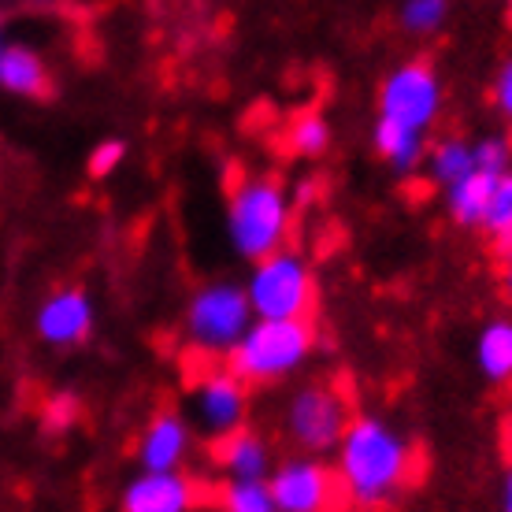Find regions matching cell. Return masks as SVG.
Returning a JSON list of instances; mask_svg holds the SVG:
<instances>
[{
  "label": "cell",
  "instance_id": "6da1fadb",
  "mask_svg": "<svg viewBox=\"0 0 512 512\" xmlns=\"http://www.w3.org/2000/svg\"><path fill=\"white\" fill-rule=\"evenodd\" d=\"M334 475L342 501L357 509H379L412 483V449L390 423L375 416H357L334 446Z\"/></svg>",
  "mask_w": 512,
  "mask_h": 512
},
{
  "label": "cell",
  "instance_id": "7a4b0ae2",
  "mask_svg": "<svg viewBox=\"0 0 512 512\" xmlns=\"http://www.w3.org/2000/svg\"><path fill=\"white\" fill-rule=\"evenodd\" d=\"M312 349H316V327L308 316H297V320L253 316L238 346L227 353V368L249 386H268L305 368Z\"/></svg>",
  "mask_w": 512,
  "mask_h": 512
},
{
  "label": "cell",
  "instance_id": "3957f363",
  "mask_svg": "<svg viewBox=\"0 0 512 512\" xmlns=\"http://www.w3.org/2000/svg\"><path fill=\"white\" fill-rule=\"evenodd\" d=\"M290 197L275 179H245L227 201V238L245 260L275 253L290 238Z\"/></svg>",
  "mask_w": 512,
  "mask_h": 512
},
{
  "label": "cell",
  "instance_id": "277c9868",
  "mask_svg": "<svg viewBox=\"0 0 512 512\" xmlns=\"http://www.w3.org/2000/svg\"><path fill=\"white\" fill-rule=\"evenodd\" d=\"M245 294H249L253 316L260 320H297L316 305V279L305 256L282 245L275 253L253 260Z\"/></svg>",
  "mask_w": 512,
  "mask_h": 512
},
{
  "label": "cell",
  "instance_id": "5b68a950",
  "mask_svg": "<svg viewBox=\"0 0 512 512\" xmlns=\"http://www.w3.org/2000/svg\"><path fill=\"white\" fill-rule=\"evenodd\" d=\"M249 323H253V305L238 282H208L186 305V334L208 357H227Z\"/></svg>",
  "mask_w": 512,
  "mask_h": 512
},
{
  "label": "cell",
  "instance_id": "8992f818",
  "mask_svg": "<svg viewBox=\"0 0 512 512\" xmlns=\"http://www.w3.org/2000/svg\"><path fill=\"white\" fill-rule=\"evenodd\" d=\"M438 112H442V78L431 64L409 60V64L394 67L383 78L379 90V119L394 130L427 138V130L435 127Z\"/></svg>",
  "mask_w": 512,
  "mask_h": 512
},
{
  "label": "cell",
  "instance_id": "52a82bcc",
  "mask_svg": "<svg viewBox=\"0 0 512 512\" xmlns=\"http://www.w3.org/2000/svg\"><path fill=\"white\" fill-rule=\"evenodd\" d=\"M349 409L342 394L323 383L301 386L282 412V431L305 453H331L346 431Z\"/></svg>",
  "mask_w": 512,
  "mask_h": 512
},
{
  "label": "cell",
  "instance_id": "ba28073f",
  "mask_svg": "<svg viewBox=\"0 0 512 512\" xmlns=\"http://www.w3.org/2000/svg\"><path fill=\"white\" fill-rule=\"evenodd\" d=\"M268 487L279 512H327L342 505V487L320 453H301L268 472Z\"/></svg>",
  "mask_w": 512,
  "mask_h": 512
},
{
  "label": "cell",
  "instance_id": "9c48e42d",
  "mask_svg": "<svg viewBox=\"0 0 512 512\" xmlns=\"http://www.w3.org/2000/svg\"><path fill=\"white\" fill-rule=\"evenodd\" d=\"M249 412V383L238 379L231 368L205 372L190 390V420L208 438H219L242 427Z\"/></svg>",
  "mask_w": 512,
  "mask_h": 512
},
{
  "label": "cell",
  "instance_id": "30bf717a",
  "mask_svg": "<svg viewBox=\"0 0 512 512\" xmlns=\"http://www.w3.org/2000/svg\"><path fill=\"white\" fill-rule=\"evenodd\" d=\"M201 505V487L179 468H164V472H145L130 479L119 509L123 512H193Z\"/></svg>",
  "mask_w": 512,
  "mask_h": 512
},
{
  "label": "cell",
  "instance_id": "8fae6325",
  "mask_svg": "<svg viewBox=\"0 0 512 512\" xmlns=\"http://www.w3.org/2000/svg\"><path fill=\"white\" fill-rule=\"evenodd\" d=\"M38 338L41 342H49L56 349H71V346H82L93 331V301L86 290H78V286H64V290H56L41 301L38 308Z\"/></svg>",
  "mask_w": 512,
  "mask_h": 512
},
{
  "label": "cell",
  "instance_id": "7c38bea8",
  "mask_svg": "<svg viewBox=\"0 0 512 512\" xmlns=\"http://www.w3.org/2000/svg\"><path fill=\"white\" fill-rule=\"evenodd\" d=\"M190 453V423L175 412H160L145 423L138 438V464L145 472H164V468H182Z\"/></svg>",
  "mask_w": 512,
  "mask_h": 512
},
{
  "label": "cell",
  "instance_id": "4fadbf2b",
  "mask_svg": "<svg viewBox=\"0 0 512 512\" xmlns=\"http://www.w3.org/2000/svg\"><path fill=\"white\" fill-rule=\"evenodd\" d=\"M212 457H216L219 472L231 479H268L271 472V446L245 423L216 438Z\"/></svg>",
  "mask_w": 512,
  "mask_h": 512
},
{
  "label": "cell",
  "instance_id": "5bb4252c",
  "mask_svg": "<svg viewBox=\"0 0 512 512\" xmlns=\"http://www.w3.org/2000/svg\"><path fill=\"white\" fill-rule=\"evenodd\" d=\"M0 90L15 97H49V67L30 45L0 41Z\"/></svg>",
  "mask_w": 512,
  "mask_h": 512
},
{
  "label": "cell",
  "instance_id": "9a60e30c",
  "mask_svg": "<svg viewBox=\"0 0 512 512\" xmlns=\"http://www.w3.org/2000/svg\"><path fill=\"white\" fill-rule=\"evenodd\" d=\"M475 364L490 383L512 379V320H490L475 338Z\"/></svg>",
  "mask_w": 512,
  "mask_h": 512
},
{
  "label": "cell",
  "instance_id": "2e32d148",
  "mask_svg": "<svg viewBox=\"0 0 512 512\" xmlns=\"http://www.w3.org/2000/svg\"><path fill=\"white\" fill-rule=\"evenodd\" d=\"M494 179H498V175H490V171H483V167H475V171H468L464 179L446 186L449 216L457 219L461 227H479V223H483V212H487V197H490Z\"/></svg>",
  "mask_w": 512,
  "mask_h": 512
},
{
  "label": "cell",
  "instance_id": "e0dca14e",
  "mask_svg": "<svg viewBox=\"0 0 512 512\" xmlns=\"http://www.w3.org/2000/svg\"><path fill=\"white\" fill-rule=\"evenodd\" d=\"M468 171H475V145L464 138H442L438 145H431L427 153V175L435 186H453L457 179H464Z\"/></svg>",
  "mask_w": 512,
  "mask_h": 512
},
{
  "label": "cell",
  "instance_id": "ac0fdd59",
  "mask_svg": "<svg viewBox=\"0 0 512 512\" xmlns=\"http://www.w3.org/2000/svg\"><path fill=\"white\" fill-rule=\"evenodd\" d=\"M372 145H375V153L383 156L394 171H401V175L416 171L420 160H423V153H427V138H416V134L394 130V127H386V123H375Z\"/></svg>",
  "mask_w": 512,
  "mask_h": 512
},
{
  "label": "cell",
  "instance_id": "d6986e66",
  "mask_svg": "<svg viewBox=\"0 0 512 512\" xmlns=\"http://www.w3.org/2000/svg\"><path fill=\"white\" fill-rule=\"evenodd\" d=\"M212 505L223 512H275V498H271L268 479H231L216 490Z\"/></svg>",
  "mask_w": 512,
  "mask_h": 512
},
{
  "label": "cell",
  "instance_id": "ffe728a7",
  "mask_svg": "<svg viewBox=\"0 0 512 512\" xmlns=\"http://www.w3.org/2000/svg\"><path fill=\"white\" fill-rule=\"evenodd\" d=\"M483 231L501 242L505 234H512V167L509 171H501L494 186H490V197H487V212H483V223H479Z\"/></svg>",
  "mask_w": 512,
  "mask_h": 512
},
{
  "label": "cell",
  "instance_id": "44dd1931",
  "mask_svg": "<svg viewBox=\"0 0 512 512\" xmlns=\"http://www.w3.org/2000/svg\"><path fill=\"white\" fill-rule=\"evenodd\" d=\"M449 19V0H405L401 4V26L423 38V34H435L442 30Z\"/></svg>",
  "mask_w": 512,
  "mask_h": 512
},
{
  "label": "cell",
  "instance_id": "7402d4cb",
  "mask_svg": "<svg viewBox=\"0 0 512 512\" xmlns=\"http://www.w3.org/2000/svg\"><path fill=\"white\" fill-rule=\"evenodd\" d=\"M290 145H294V153H301V156L327 153V145H331V127H327V119H323L320 112L297 116L294 127H290Z\"/></svg>",
  "mask_w": 512,
  "mask_h": 512
},
{
  "label": "cell",
  "instance_id": "603a6c76",
  "mask_svg": "<svg viewBox=\"0 0 512 512\" xmlns=\"http://www.w3.org/2000/svg\"><path fill=\"white\" fill-rule=\"evenodd\" d=\"M475 167H483L490 175H501L512 167V145L505 138H483L475 141Z\"/></svg>",
  "mask_w": 512,
  "mask_h": 512
},
{
  "label": "cell",
  "instance_id": "cb8c5ba5",
  "mask_svg": "<svg viewBox=\"0 0 512 512\" xmlns=\"http://www.w3.org/2000/svg\"><path fill=\"white\" fill-rule=\"evenodd\" d=\"M123 160H127V145H123V141H119V138L101 141V145L90 153V175H93V179H108V175H112Z\"/></svg>",
  "mask_w": 512,
  "mask_h": 512
},
{
  "label": "cell",
  "instance_id": "d4e9b609",
  "mask_svg": "<svg viewBox=\"0 0 512 512\" xmlns=\"http://www.w3.org/2000/svg\"><path fill=\"white\" fill-rule=\"evenodd\" d=\"M75 420H78V401L71 394H56L45 405V416H41L45 431H67Z\"/></svg>",
  "mask_w": 512,
  "mask_h": 512
},
{
  "label": "cell",
  "instance_id": "484cf974",
  "mask_svg": "<svg viewBox=\"0 0 512 512\" xmlns=\"http://www.w3.org/2000/svg\"><path fill=\"white\" fill-rule=\"evenodd\" d=\"M494 108L501 112L505 123H512V60H505L494 78Z\"/></svg>",
  "mask_w": 512,
  "mask_h": 512
},
{
  "label": "cell",
  "instance_id": "4316f807",
  "mask_svg": "<svg viewBox=\"0 0 512 512\" xmlns=\"http://www.w3.org/2000/svg\"><path fill=\"white\" fill-rule=\"evenodd\" d=\"M501 509L512 512V468H509V475H505V483H501Z\"/></svg>",
  "mask_w": 512,
  "mask_h": 512
},
{
  "label": "cell",
  "instance_id": "83f0119b",
  "mask_svg": "<svg viewBox=\"0 0 512 512\" xmlns=\"http://www.w3.org/2000/svg\"><path fill=\"white\" fill-rule=\"evenodd\" d=\"M509 264H505V275H501V286H505V297L512 301V256H505Z\"/></svg>",
  "mask_w": 512,
  "mask_h": 512
},
{
  "label": "cell",
  "instance_id": "f1b7e54d",
  "mask_svg": "<svg viewBox=\"0 0 512 512\" xmlns=\"http://www.w3.org/2000/svg\"><path fill=\"white\" fill-rule=\"evenodd\" d=\"M498 249H501V256H512V234H505V238H501Z\"/></svg>",
  "mask_w": 512,
  "mask_h": 512
},
{
  "label": "cell",
  "instance_id": "f546056e",
  "mask_svg": "<svg viewBox=\"0 0 512 512\" xmlns=\"http://www.w3.org/2000/svg\"><path fill=\"white\" fill-rule=\"evenodd\" d=\"M30 4H34V8H60L64 0H30Z\"/></svg>",
  "mask_w": 512,
  "mask_h": 512
},
{
  "label": "cell",
  "instance_id": "4dcf8cb0",
  "mask_svg": "<svg viewBox=\"0 0 512 512\" xmlns=\"http://www.w3.org/2000/svg\"><path fill=\"white\" fill-rule=\"evenodd\" d=\"M0 41H4V30H0Z\"/></svg>",
  "mask_w": 512,
  "mask_h": 512
},
{
  "label": "cell",
  "instance_id": "1f68e13d",
  "mask_svg": "<svg viewBox=\"0 0 512 512\" xmlns=\"http://www.w3.org/2000/svg\"><path fill=\"white\" fill-rule=\"evenodd\" d=\"M509 8H512V0H509Z\"/></svg>",
  "mask_w": 512,
  "mask_h": 512
},
{
  "label": "cell",
  "instance_id": "d6a6232c",
  "mask_svg": "<svg viewBox=\"0 0 512 512\" xmlns=\"http://www.w3.org/2000/svg\"><path fill=\"white\" fill-rule=\"evenodd\" d=\"M509 386H512V379H509Z\"/></svg>",
  "mask_w": 512,
  "mask_h": 512
}]
</instances>
